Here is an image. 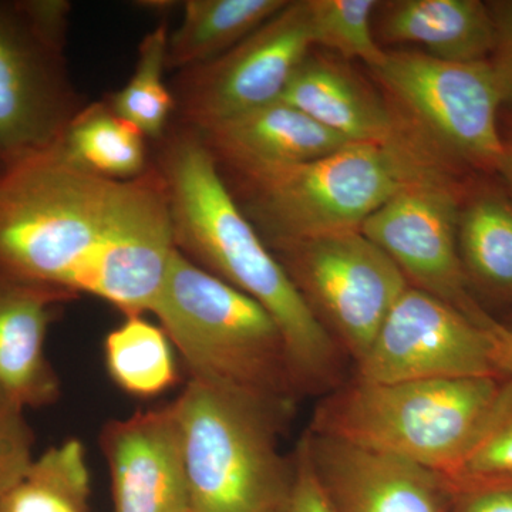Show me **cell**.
Wrapping results in <instances>:
<instances>
[{
    "label": "cell",
    "instance_id": "44dd1931",
    "mask_svg": "<svg viewBox=\"0 0 512 512\" xmlns=\"http://www.w3.org/2000/svg\"><path fill=\"white\" fill-rule=\"evenodd\" d=\"M147 138L106 101L89 103L72 121L60 150L74 164L110 180L128 181L153 167Z\"/></svg>",
    "mask_w": 512,
    "mask_h": 512
},
{
    "label": "cell",
    "instance_id": "ba28073f",
    "mask_svg": "<svg viewBox=\"0 0 512 512\" xmlns=\"http://www.w3.org/2000/svg\"><path fill=\"white\" fill-rule=\"evenodd\" d=\"M377 83L403 130L451 173L498 174L500 89L490 63H454L414 50L386 52Z\"/></svg>",
    "mask_w": 512,
    "mask_h": 512
},
{
    "label": "cell",
    "instance_id": "52a82bcc",
    "mask_svg": "<svg viewBox=\"0 0 512 512\" xmlns=\"http://www.w3.org/2000/svg\"><path fill=\"white\" fill-rule=\"evenodd\" d=\"M72 5L0 0V180L62 144L87 106L67 64Z\"/></svg>",
    "mask_w": 512,
    "mask_h": 512
},
{
    "label": "cell",
    "instance_id": "cb8c5ba5",
    "mask_svg": "<svg viewBox=\"0 0 512 512\" xmlns=\"http://www.w3.org/2000/svg\"><path fill=\"white\" fill-rule=\"evenodd\" d=\"M168 36L170 30L165 22L144 36L133 76L123 89L104 100L113 113L154 143L167 133L175 113L173 93L164 82Z\"/></svg>",
    "mask_w": 512,
    "mask_h": 512
},
{
    "label": "cell",
    "instance_id": "7a4b0ae2",
    "mask_svg": "<svg viewBox=\"0 0 512 512\" xmlns=\"http://www.w3.org/2000/svg\"><path fill=\"white\" fill-rule=\"evenodd\" d=\"M154 146L177 251L268 311L284 333L302 389L335 382L342 349L239 208L201 134L174 123Z\"/></svg>",
    "mask_w": 512,
    "mask_h": 512
},
{
    "label": "cell",
    "instance_id": "d6a6232c",
    "mask_svg": "<svg viewBox=\"0 0 512 512\" xmlns=\"http://www.w3.org/2000/svg\"><path fill=\"white\" fill-rule=\"evenodd\" d=\"M503 325L505 326V328H507L508 330H510V332L512 333V318L510 319V322H508V323H503Z\"/></svg>",
    "mask_w": 512,
    "mask_h": 512
},
{
    "label": "cell",
    "instance_id": "9c48e42d",
    "mask_svg": "<svg viewBox=\"0 0 512 512\" xmlns=\"http://www.w3.org/2000/svg\"><path fill=\"white\" fill-rule=\"evenodd\" d=\"M309 308L356 363L372 346L406 276L360 231L272 249Z\"/></svg>",
    "mask_w": 512,
    "mask_h": 512
},
{
    "label": "cell",
    "instance_id": "8fae6325",
    "mask_svg": "<svg viewBox=\"0 0 512 512\" xmlns=\"http://www.w3.org/2000/svg\"><path fill=\"white\" fill-rule=\"evenodd\" d=\"M430 293L409 286L384 319L372 346L357 363V379L412 380L505 377L487 328Z\"/></svg>",
    "mask_w": 512,
    "mask_h": 512
},
{
    "label": "cell",
    "instance_id": "f546056e",
    "mask_svg": "<svg viewBox=\"0 0 512 512\" xmlns=\"http://www.w3.org/2000/svg\"><path fill=\"white\" fill-rule=\"evenodd\" d=\"M460 512H512V487L483 488L458 494Z\"/></svg>",
    "mask_w": 512,
    "mask_h": 512
},
{
    "label": "cell",
    "instance_id": "2e32d148",
    "mask_svg": "<svg viewBox=\"0 0 512 512\" xmlns=\"http://www.w3.org/2000/svg\"><path fill=\"white\" fill-rule=\"evenodd\" d=\"M79 296L0 278V389L25 409L56 403L60 380L46 336L64 303Z\"/></svg>",
    "mask_w": 512,
    "mask_h": 512
},
{
    "label": "cell",
    "instance_id": "8992f818",
    "mask_svg": "<svg viewBox=\"0 0 512 512\" xmlns=\"http://www.w3.org/2000/svg\"><path fill=\"white\" fill-rule=\"evenodd\" d=\"M192 512H285L293 464L279 451L289 409L192 382L175 399Z\"/></svg>",
    "mask_w": 512,
    "mask_h": 512
},
{
    "label": "cell",
    "instance_id": "ac0fdd59",
    "mask_svg": "<svg viewBox=\"0 0 512 512\" xmlns=\"http://www.w3.org/2000/svg\"><path fill=\"white\" fill-rule=\"evenodd\" d=\"M375 16L384 42L420 46L444 62H487L494 50L493 15L480 0H392Z\"/></svg>",
    "mask_w": 512,
    "mask_h": 512
},
{
    "label": "cell",
    "instance_id": "d4e9b609",
    "mask_svg": "<svg viewBox=\"0 0 512 512\" xmlns=\"http://www.w3.org/2000/svg\"><path fill=\"white\" fill-rule=\"evenodd\" d=\"M444 478L454 494L512 487V377H505L483 429Z\"/></svg>",
    "mask_w": 512,
    "mask_h": 512
},
{
    "label": "cell",
    "instance_id": "3957f363",
    "mask_svg": "<svg viewBox=\"0 0 512 512\" xmlns=\"http://www.w3.org/2000/svg\"><path fill=\"white\" fill-rule=\"evenodd\" d=\"M434 173L454 175L404 131L392 141L348 144L309 163L221 175L272 251L360 231L397 192Z\"/></svg>",
    "mask_w": 512,
    "mask_h": 512
},
{
    "label": "cell",
    "instance_id": "4fadbf2b",
    "mask_svg": "<svg viewBox=\"0 0 512 512\" xmlns=\"http://www.w3.org/2000/svg\"><path fill=\"white\" fill-rule=\"evenodd\" d=\"M114 512H192L177 403L111 420L100 434Z\"/></svg>",
    "mask_w": 512,
    "mask_h": 512
},
{
    "label": "cell",
    "instance_id": "484cf974",
    "mask_svg": "<svg viewBox=\"0 0 512 512\" xmlns=\"http://www.w3.org/2000/svg\"><path fill=\"white\" fill-rule=\"evenodd\" d=\"M313 46L359 59L369 69L383 62L387 50L376 40L377 0H306Z\"/></svg>",
    "mask_w": 512,
    "mask_h": 512
},
{
    "label": "cell",
    "instance_id": "7402d4cb",
    "mask_svg": "<svg viewBox=\"0 0 512 512\" xmlns=\"http://www.w3.org/2000/svg\"><path fill=\"white\" fill-rule=\"evenodd\" d=\"M90 473L82 441L69 439L36 458L0 498V512H89Z\"/></svg>",
    "mask_w": 512,
    "mask_h": 512
},
{
    "label": "cell",
    "instance_id": "9a60e30c",
    "mask_svg": "<svg viewBox=\"0 0 512 512\" xmlns=\"http://www.w3.org/2000/svg\"><path fill=\"white\" fill-rule=\"evenodd\" d=\"M198 133L225 174H255L309 163L352 144L284 100Z\"/></svg>",
    "mask_w": 512,
    "mask_h": 512
},
{
    "label": "cell",
    "instance_id": "30bf717a",
    "mask_svg": "<svg viewBox=\"0 0 512 512\" xmlns=\"http://www.w3.org/2000/svg\"><path fill=\"white\" fill-rule=\"evenodd\" d=\"M312 46L306 0H289L224 55L177 73L175 123L205 131L281 100Z\"/></svg>",
    "mask_w": 512,
    "mask_h": 512
},
{
    "label": "cell",
    "instance_id": "f1b7e54d",
    "mask_svg": "<svg viewBox=\"0 0 512 512\" xmlns=\"http://www.w3.org/2000/svg\"><path fill=\"white\" fill-rule=\"evenodd\" d=\"M495 26V45L488 63L500 89L503 109L512 114V0L490 2Z\"/></svg>",
    "mask_w": 512,
    "mask_h": 512
},
{
    "label": "cell",
    "instance_id": "4316f807",
    "mask_svg": "<svg viewBox=\"0 0 512 512\" xmlns=\"http://www.w3.org/2000/svg\"><path fill=\"white\" fill-rule=\"evenodd\" d=\"M33 447L25 407L0 389V498L29 473L36 460Z\"/></svg>",
    "mask_w": 512,
    "mask_h": 512
},
{
    "label": "cell",
    "instance_id": "277c9868",
    "mask_svg": "<svg viewBox=\"0 0 512 512\" xmlns=\"http://www.w3.org/2000/svg\"><path fill=\"white\" fill-rule=\"evenodd\" d=\"M151 312L192 382L291 409L302 384L276 320L175 249Z\"/></svg>",
    "mask_w": 512,
    "mask_h": 512
},
{
    "label": "cell",
    "instance_id": "603a6c76",
    "mask_svg": "<svg viewBox=\"0 0 512 512\" xmlns=\"http://www.w3.org/2000/svg\"><path fill=\"white\" fill-rule=\"evenodd\" d=\"M106 366L113 382L131 396H158L177 383L171 342L163 328L143 319L126 318L104 343Z\"/></svg>",
    "mask_w": 512,
    "mask_h": 512
},
{
    "label": "cell",
    "instance_id": "5b68a950",
    "mask_svg": "<svg viewBox=\"0 0 512 512\" xmlns=\"http://www.w3.org/2000/svg\"><path fill=\"white\" fill-rule=\"evenodd\" d=\"M504 379H357L320 404L312 431L404 458L446 477L483 429Z\"/></svg>",
    "mask_w": 512,
    "mask_h": 512
},
{
    "label": "cell",
    "instance_id": "e0dca14e",
    "mask_svg": "<svg viewBox=\"0 0 512 512\" xmlns=\"http://www.w3.org/2000/svg\"><path fill=\"white\" fill-rule=\"evenodd\" d=\"M281 100L348 143H386L404 133L389 103L352 70L328 57L309 53Z\"/></svg>",
    "mask_w": 512,
    "mask_h": 512
},
{
    "label": "cell",
    "instance_id": "1f68e13d",
    "mask_svg": "<svg viewBox=\"0 0 512 512\" xmlns=\"http://www.w3.org/2000/svg\"><path fill=\"white\" fill-rule=\"evenodd\" d=\"M505 126L501 127V138H503V158H501L500 171L498 174L503 178L505 190L510 192L512 197V114L505 119Z\"/></svg>",
    "mask_w": 512,
    "mask_h": 512
},
{
    "label": "cell",
    "instance_id": "ffe728a7",
    "mask_svg": "<svg viewBox=\"0 0 512 512\" xmlns=\"http://www.w3.org/2000/svg\"><path fill=\"white\" fill-rule=\"evenodd\" d=\"M289 0H187L184 18L168 36L167 70L211 62L261 28Z\"/></svg>",
    "mask_w": 512,
    "mask_h": 512
},
{
    "label": "cell",
    "instance_id": "83f0119b",
    "mask_svg": "<svg viewBox=\"0 0 512 512\" xmlns=\"http://www.w3.org/2000/svg\"><path fill=\"white\" fill-rule=\"evenodd\" d=\"M292 464V487L285 512H336L312 466L305 440L299 444Z\"/></svg>",
    "mask_w": 512,
    "mask_h": 512
},
{
    "label": "cell",
    "instance_id": "4dcf8cb0",
    "mask_svg": "<svg viewBox=\"0 0 512 512\" xmlns=\"http://www.w3.org/2000/svg\"><path fill=\"white\" fill-rule=\"evenodd\" d=\"M487 328L490 330L494 345L495 363L505 377H512V333L491 316L487 318Z\"/></svg>",
    "mask_w": 512,
    "mask_h": 512
},
{
    "label": "cell",
    "instance_id": "6da1fadb",
    "mask_svg": "<svg viewBox=\"0 0 512 512\" xmlns=\"http://www.w3.org/2000/svg\"><path fill=\"white\" fill-rule=\"evenodd\" d=\"M160 174L90 173L60 147L0 180V278L151 312L175 252Z\"/></svg>",
    "mask_w": 512,
    "mask_h": 512
},
{
    "label": "cell",
    "instance_id": "5bb4252c",
    "mask_svg": "<svg viewBox=\"0 0 512 512\" xmlns=\"http://www.w3.org/2000/svg\"><path fill=\"white\" fill-rule=\"evenodd\" d=\"M303 440L336 512H448L453 490L430 468L313 431Z\"/></svg>",
    "mask_w": 512,
    "mask_h": 512
},
{
    "label": "cell",
    "instance_id": "d6986e66",
    "mask_svg": "<svg viewBox=\"0 0 512 512\" xmlns=\"http://www.w3.org/2000/svg\"><path fill=\"white\" fill-rule=\"evenodd\" d=\"M458 255L468 288L512 302V197L495 185L464 194L458 214ZM473 293V292H471Z\"/></svg>",
    "mask_w": 512,
    "mask_h": 512
},
{
    "label": "cell",
    "instance_id": "7c38bea8",
    "mask_svg": "<svg viewBox=\"0 0 512 512\" xmlns=\"http://www.w3.org/2000/svg\"><path fill=\"white\" fill-rule=\"evenodd\" d=\"M454 175L434 173L397 192L360 232L397 265L414 288L480 320L485 311L468 288L458 255L464 192Z\"/></svg>",
    "mask_w": 512,
    "mask_h": 512
}]
</instances>
